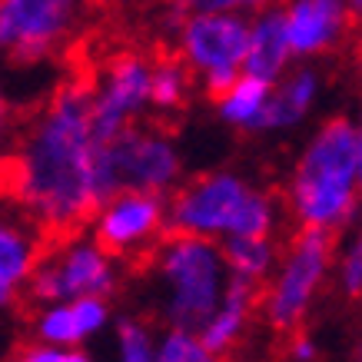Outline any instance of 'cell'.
I'll use <instances>...</instances> for the list:
<instances>
[{"label":"cell","instance_id":"19","mask_svg":"<svg viewBox=\"0 0 362 362\" xmlns=\"http://www.w3.org/2000/svg\"><path fill=\"white\" fill-rule=\"evenodd\" d=\"M220 246L233 276H246V279L263 286L269 283V273L279 259L269 236H223Z\"/></svg>","mask_w":362,"mask_h":362},{"label":"cell","instance_id":"20","mask_svg":"<svg viewBox=\"0 0 362 362\" xmlns=\"http://www.w3.org/2000/svg\"><path fill=\"white\" fill-rule=\"evenodd\" d=\"M33 336L50 346H80L87 339V329L77 316L74 299L70 303H50L33 313Z\"/></svg>","mask_w":362,"mask_h":362},{"label":"cell","instance_id":"5","mask_svg":"<svg viewBox=\"0 0 362 362\" xmlns=\"http://www.w3.org/2000/svg\"><path fill=\"white\" fill-rule=\"evenodd\" d=\"M332 259H336L332 233L296 226L279 256L276 276H269V283L263 286V303H259L266 322L276 332L293 336L303 329L309 309L332 269Z\"/></svg>","mask_w":362,"mask_h":362},{"label":"cell","instance_id":"15","mask_svg":"<svg viewBox=\"0 0 362 362\" xmlns=\"http://www.w3.org/2000/svg\"><path fill=\"white\" fill-rule=\"evenodd\" d=\"M293 57L296 54H293V40H289V27H286V11L269 7V11L256 13V21L250 23L246 74L279 83Z\"/></svg>","mask_w":362,"mask_h":362},{"label":"cell","instance_id":"18","mask_svg":"<svg viewBox=\"0 0 362 362\" xmlns=\"http://www.w3.org/2000/svg\"><path fill=\"white\" fill-rule=\"evenodd\" d=\"M276 83L273 80H263V77H252L243 70V77L233 83V90L226 97L216 100V110L226 123L233 127H246V130H259V120L266 113V103L273 97Z\"/></svg>","mask_w":362,"mask_h":362},{"label":"cell","instance_id":"17","mask_svg":"<svg viewBox=\"0 0 362 362\" xmlns=\"http://www.w3.org/2000/svg\"><path fill=\"white\" fill-rule=\"evenodd\" d=\"M197 70L187 64V57L176 50H156L153 54V90H150V103L156 113H180L187 110L189 90H193Z\"/></svg>","mask_w":362,"mask_h":362},{"label":"cell","instance_id":"25","mask_svg":"<svg viewBox=\"0 0 362 362\" xmlns=\"http://www.w3.org/2000/svg\"><path fill=\"white\" fill-rule=\"evenodd\" d=\"M170 11L183 21L189 13H220V11H236V7H246V0H166Z\"/></svg>","mask_w":362,"mask_h":362},{"label":"cell","instance_id":"30","mask_svg":"<svg viewBox=\"0 0 362 362\" xmlns=\"http://www.w3.org/2000/svg\"><path fill=\"white\" fill-rule=\"evenodd\" d=\"M263 4H269V0H246V7H263Z\"/></svg>","mask_w":362,"mask_h":362},{"label":"cell","instance_id":"10","mask_svg":"<svg viewBox=\"0 0 362 362\" xmlns=\"http://www.w3.org/2000/svg\"><path fill=\"white\" fill-rule=\"evenodd\" d=\"M97 70L93 93V130L97 140H113L127 127L140 123L153 90V57L136 47H117Z\"/></svg>","mask_w":362,"mask_h":362},{"label":"cell","instance_id":"21","mask_svg":"<svg viewBox=\"0 0 362 362\" xmlns=\"http://www.w3.org/2000/svg\"><path fill=\"white\" fill-rule=\"evenodd\" d=\"M156 362H223V356L209 349L199 332L170 326L156 342Z\"/></svg>","mask_w":362,"mask_h":362},{"label":"cell","instance_id":"26","mask_svg":"<svg viewBox=\"0 0 362 362\" xmlns=\"http://www.w3.org/2000/svg\"><path fill=\"white\" fill-rule=\"evenodd\" d=\"M316 356H319L316 342L309 339L303 329L289 336V359H293V362H316Z\"/></svg>","mask_w":362,"mask_h":362},{"label":"cell","instance_id":"33","mask_svg":"<svg viewBox=\"0 0 362 362\" xmlns=\"http://www.w3.org/2000/svg\"><path fill=\"white\" fill-rule=\"evenodd\" d=\"M0 11H4V0H0Z\"/></svg>","mask_w":362,"mask_h":362},{"label":"cell","instance_id":"29","mask_svg":"<svg viewBox=\"0 0 362 362\" xmlns=\"http://www.w3.org/2000/svg\"><path fill=\"white\" fill-rule=\"evenodd\" d=\"M359 183H362V130H359Z\"/></svg>","mask_w":362,"mask_h":362},{"label":"cell","instance_id":"8","mask_svg":"<svg viewBox=\"0 0 362 362\" xmlns=\"http://www.w3.org/2000/svg\"><path fill=\"white\" fill-rule=\"evenodd\" d=\"M250 50V21L240 13H189L180 21V54L203 80L206 97L216 103L233 90L246 70Z\"/></svg>","mask_w":362,"mask_h":362},{"label":"cell","instance_id":"3","mask_svg":"<svg viewBox=\"0 0 362 362\" xmlns=\"http://www.w3.org/2000/svg\"><path fill=\"white\" fill-rule=\"evenodd\" d=\"M143 269H153L163 286V319L193 332L216 313L233 276L220 243L197 233H166Z\"/></svg>","mask_w":362,"mask_h":362},{"label":"cell","instance_id":"2","mask_svg":"<svg viewBox=\"0 0 362 362\" xmlns=\"http://www.w3.org/2000/svg\"><path fill=\"white\" fill-rule=\"evenodd\" d=\"M359 127L342 117L326 120L289 176V213L296 226L336 233L359 209Z\"/></svg>","mask_w":362,"mask_h":362},{"label":"cell","instance_id":"7","mask_svg":"<svg viewBox=\"0 0 362 362\" xmlns=\"http://www.w3.org/2000/svg\"><path fill=\"white\" fill-rule=\"evenodd\" d=\"M23 289H27V306L37 309L80 296L110 299L117 289V259L97 240H83V233L50 240Z\"/></svg>","mask_w":362,"mask_h":362},{"label":"cell","instance_id":"11","mask_svg":"<svg viewBox=\"0 0 362 362\" xmlns=\"http://www.w3.org/2000/svg\"><path fill=\"white\" fill-rule=\"evenodd\" d=\"M83 0H4L0 57L11 64H37L70 44Z\"/></svg>","mask_w":362,"mask_h":362},{"label":"cell","instance_id":"31","mask_svg":"<svg viewBox=\"0 0 362 362\" xmlns=\"http://www.w3.org/2000/svg\"><path fill=\"white\" fill-rule=\"evenodd\" d=\"M90 4H117V0H90Z\"/></svg>","mask_w":362,"mask_h":362},{"label":"cell","instance_id":"14","mask_svg":"<svg viewBox=\"0 0 362 362\" xmlns=\"http://www.w3.org/2000/svg\"><path fill=\"white\" fill-rule=\"evenodd\" d=\"M263 303V283H252L246 276H230V286L223 293V303L216 306V313L203 322L199 339L206 342L216 356H226L240 346V339L250 329L252 313Z\"/></svg>","mask_w":362,"mask_h":362},{"label":"cell","instance_id":"4","mask_svg":"<svg viewBox=\"0 0 362 362\" xmlns=\"http://www.w3.org/2000/svg\"><path fill=\"white\" fill-rule=\"evenodd\" d=\"M276 199L236 173H203L166 199V233L197 236H273Z\"/></svg>","mask_w":362,"mask_h":362},{"label":"cell","instance_id":"12","mask_svg":"<svg viewBox=\"0 0 362 362\" xmlns=\"http://www.w3.org/2000/svg\"><path fill=\"white\" fill-rule=\"evenodd\" d=\"M50 246V233L21 197H0V309L17 303L40 256Z\"/></svg>","mask_w":362,"mask_h":362},{"label":"cell","instance_id":"16","mask_svg":"<svg viewBox=\"0 0 362 362\" xmlns=\"http://www.w3.org/2000/svg\"><path fill=\"white\" fill-rule=\"evenodd\" d=\"M316 93H319L316 70H296V74H289L286 80H279L269 103H266L259 130H283V127L299 123L306 117L309 107H313Z\"/></svg>","mask_w":362,"mask_h":362},{"label":"cell","instance_id":"22","mask_svg":"<svg viewBox=\"0 0 362 362\" xmlns=\"http://www.w3.org/2000/svg\"><path fill=\"white\" fill-rule=\"evenodd\" d=\"M117 362H156L153 332L140 319H120L117 326Z\"/></svg>","mask_w":362,"mask_h":362},{"label":"cell","instance_id":"23","mask_svg":"<svg viewBox=\"0 0 362 362\" xmlns=\"http://www.w3.org/2000/svg\"><path fill=\"white\" fill-rule=\"evenodd\" d=\"M7 362H93L77 346H50V342H27Z\"/></svg>","mask_w":362,"mask_h":362},{"label":"cell","instance_id":"6","mask_svg":"<svg viewBox=\"0 0 362 362\" xmlns=\"http://www.w3.org/2000/svg\"><path fill=\"white\" fill-rule=\"evenodd\" d=\"M100 197L103 203L120 189L170 193L180 183V153L160 123H133L113 140H100Z\"/></svg>","mask_w":362,"mask_h":362},{"label":"cell","instance_id":"27","mask_svg":"<svg viewBox=\"0 0 362 362\" xmlns=\"http://www.w3.org/2000/svg\"><path fill=\"white\" fill-rule=\"evenodd\" d=\"M11 130H13V113H11L7 97H4V90H0V150H4V143H7Z\"/></svg>","mask_w":362,"mask_h":362},{"label":"cell","instance_id":"24","mask_svg":"<svg viewBox=\"0 0 362 362\" xmlns=\"http://www.w3.org/2000/svg\"><path fill=\"white\" fill-rule=\"evenodd\" d=\"M339 289L349 299H362V233L349 243L339 259Z\"/></svg>","mask_w":362,"mask_h":362},{"label":"cell","instance_id":"34","mask_svg":"<svg viewBox=\"0 0 362 362\" xmlns=\"http://www.w3.org/2000/svg\"><path fill=\"white\" fill-rule=\"evenodd\" d=\"M359 130H362V123H359Z\"/></svg>","mask_w":362,"mask_h":362},{"label":"cell","instance_id":"1","mask_svg":"<svg viewBox=\"0 0 362 362\" xmlns=\"http://www.w3.org/2000/svg\"><path fill=\"white\" fill-rule=\"evenodd\" d=\"M97 70L77 60L37 113L17 127L11 150L17 170V197L44 223L50 240L77 236L93 223L100 197V140L93 130Z\"/></svg>","mask_w":362,"mask_h":362},{"label":"cell","instance_id":"32","mask_svg":"<svg viewBox=\"0 0 362 362\" xmlns=\"http://www.w3.org/2000/svg\"><path fill=\"white\" fill-rule=\"evenodd\" d=\"M359 233H362V213H359Z\"/></svg>","mask_w":362,"mask_h":362},{"label":"cell","instance_id":"13","mask_svg":"<svg viewBox=\"0 0 362 362\" xmlns=\"http://www.w3.org/2000/svg\"><path fill=\"white\" fill-rule=\"evenodd\" d=\"M283 11L296 57L329 54L356 27L349 0H286Z\"/></svg>","mask_w":362,"mask_h":362},{"label":"cell","instance_id":"9","mask_svg":"<svg viewBox=\"0 0 362 362\" xmlns=\"http://www.w3.org/2000/svg\"><path fill=\"white\" fill-rule=\"evenodd\" d=\"M166 236V197L150 189H120L93 216V240L110 252L117 263L143 269Z\"/></svg>","mask_w":362,"mask_h":362},{"label":"cell","instance_id":"28","mask_svg":"<svg viewBox=\"0 0 362 362\" xmlns=\"http://www.w3.org/2000/svg\"><path fill=\"white\" fill-rule=\"evenodd\" d=\"M352 7V21H356V27H362V0H349Z\"/></svg>","mask_w":362,"mask_h":362}]
</instances>
